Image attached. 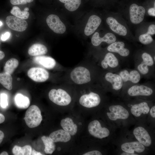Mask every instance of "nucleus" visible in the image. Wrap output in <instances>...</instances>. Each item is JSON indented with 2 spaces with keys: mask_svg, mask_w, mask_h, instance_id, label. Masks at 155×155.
Segmentation results:
<instances>
[{
  "mask_svg": "<svg viewBox=\"0 0 155 155\" xmlns=\"http://www.w3.org/2000/svg\"><path fill=\"white\" fill-rule=\"evenodd\" d=\"M69 77L71 81L77 85L85 84L91 80L90 70L87 68L81 66L73 68L70 73Z\"/></svg>",
  "mask_w": 155,
  "mask_h": 155,
  "instance_id": "obj_1",
  "label": "nucleus"
},
{
  "mask_svg": "<svg viewBox=\"0 0 155 155\" xmlns=\"http://www.w3.org/2000/svg\"><path fill=\"white\" fill-rule=\"evenodd\" d=\"M48 96L52 102L61 106L69 105L72 100L70 94L67 91L62 88L52 89L49 91Z\"/></svg>",
  "mask_w": 155,
  "mask_h": 155,
  "instance_id": "obj_2",
  "label": "nucleus"
},
{
  "mask_svg": "<svg viewBox=\"0 0 155 155\" xmlns=\"http://www.w3.org/2000/svg\"><path fill=\"white\" fill-rule=\"evenodd\" d=\"M24 119L26 125L29 128L38 126L42 120L40 108L36 105L31 106L26 111Z\"/></svg>",
  "mask_w": 155,
  "mask_h": 155,
  "instance_id": "obj_3",
  "label": "nucleus"
},
{
  "mask_svg": "<svg viewBox=\"0 0 155 155\" xmlns=\"http://www.w3.org/2000/svg\"><path fill=\"white\" fill-rule=\"evenodd\" d=\"M88 130L91 136L99 139L108 137L110 134L108 129L102 127L99 121L96 119L93 120L89 123Z\"/></svg>",
  "mask_w": 155,
  "mask_h": 155,
  "instance_id": "obj_4",
  "label": "nucleus"
},
{
  "mask_svg": "<svg viewBox=\"0 0 155 155\" xmlns=\"http://www.w3.org/2000/svg\"><path fill=\"white\" fill-rule=\"evenodd\" d=\"M101 101L100 96L96 93L91 92L81 96L79 100L80 104L88 108H94L98 106Z\"/></svg>",
  "mask_w": 155,
  "mask_h": 155,
  "instance_id": "obj_5",
  "label": "nucleus"
},
{
  "mask_svg": "<svg viewBox=\"0 0 155 155\" xmlns=\"http://www.w3.org/2000/svg\"><path fill=\"white\" fill-rule=\"evenodd\" d=\"M109 111L106 115L109 119L116 121L118 119H126L129 116L128 111L124 107L120 105H112L109 108Z\"/></svg>",
  "mask_w": 155,
  "mask_h": 155,
  "instance_id": "obj_6",
  "label": "nucleus"
},
{
  "mask_svg": "<svg viewBox=\"0 0 155 155\" xmlns=\"http://www.w3.org/2000/svg\"><path fill=\"white\" fill-rule=\"evenodd\" d=\"M145 12V9L143 7L134 3L131 4L129 9L131 21L134 24L140 23L144 19Z\"/></svg>",
  "mask_w": 155,
  "mask_h": 155,
  "instance_id": "obj_7",
  "label": "nucleus"
},
{
  "mask_svg": "<svg viewBox=\"0 0 155 155\" xmlns=\"http://www.w3.org/2000/svg\"><path fill=\"white\" fill-rule=\"evenodd\" d=\"M46 22L49 28L56 33L62 34L66 31L65 24L56 15H49L46 18Z\"/></svg>",
  "mask_w": 155,
  "mask_h": 155,
  "instance_id": "obj_8",
  "label": "nucleus"
},
{
  "mask_svg": "<svg viewBox=\"0 0 155 155\" xmlns=\"http://www.w3.org/2000/svg\"><path fill=\"white\" fill-rule=\"evenodd\" d=\"M6 23L7 26L14 31L22 32L25 30L28 26L27 22L15 16H7L6 18Z\"/></svg>",
  "mask_w": 155,
  "mask_h": 155,
  "instance_id": "obj_9",
  "label": "nucleus"
},
{
  "mask_svg": "<svg viewBox=\"0 0 155 155\" xmlns=\"http://www.w3.org/2000/svg\"><path fill=\"white\" fill-rule=\"evenodd\" d=\"M28 76L33 81L37 82H43L49 78L48 71L45 69L39 67H34L28 71Z\"/></svg>",
  "mask_w": 155,
  "mask_h": 155,
  "instance_id": "obj_10",
  "label": "nucleus"
},
{
  "mask_svg": "<svg viewBox=\"0 0 155 155\" xmlns=\"http://www.w3.org/2000/svg\"><path fill=\"white\" fill-rule=\"evenodd\" d=\"M133 134L138 141L144 146H150L152 144L151 138L148 131L144 127L138 126L134 129Z\"/></svg>",
  "mask_w": 155,
  "mask_h": 155,
  "instance_id": "obj_11",
  "label": "nucleus"
},
{
  "mask_svg": "<svg viewBox=\"0 0 155 155\" xmlns=\"http://www.w3.org/2000/svg\"><path fill=\"white\" fill-rule=\"evenodd\" d=\"M127 93L129 96H148L152 94L153 91L151 88L145 85H135L128 89Z\"/></svg>",
  "mask_w": 155,
  "mask_h": 155,
  "instance_id": "obj_12",
  "label": "nucleus"
},
{
  "mask_svg": "<svg viewBox=\"0 0 155 155\" xmlns=\"http://www.w3.org/2000/svg\"><path fill=\"white\" fill-rule=\"evenodd\" d=\"M116 40V37L112 33H107L103 37H100L99 33L96 32L92 37L91 42L94 46H98L102 42L110 44L115 42Z\"/></svg>",
  "mask_w": 155,
  "mask_h": 155,
  "instance_id": "obj_13",
  "label": "nucleus"
},
{
  "mask_svg": "<svg viewBox=\"0 0 155 155\" xmlns=\"http://www.w3.org/2000/svg\"><path fill=\"white\" fill-rule=\"evenodd\" d=\"M101 22V18L97 16L93 15L89 18L84 30L87 36L91 35L98 28Z\"/></svg>",
  "mask_w": 155,
  "mask_h": 155,
  "instance_id": "obj_14",
  "label": "nucleus"
},
{
  "mask_svg": "<svg viewBox=\"0 0 155 155\" xmlns=\"http://www.w3.org/2000/svg\"><path fill=\"white\" fill-rule=\"evenodd\" d=\"M106 22L110 29L115 33L122 36L127 34V31L126 28L114 18L108 17L106 19Z\"/></svg>",
  "mask_w": 155,
  "mask_h": 155,
  "instance_id": "obj_15",
  "label": "nucleus"
},
{
  "mask_svg": "<svg viewBox=\"0 0 155 155\" xmlns=\"http://www.w3.org/2000/svg\"><path fill=\"white\" fill-rule=\"evenodd\" d=\"M119 75L121 77L123 82L130 81L134 84L139 82L140 80V75L139 72L136 70L130 71L124 69L120 71Z\"/></svg>",
  "mask_w": 155,
  "mask_h": 155,
  "instance_id": "obj_16",
  "label": "nucleus"
},
{
  "mask_svg": "<svg viewBox=\"0 0 155 155\" xmlns=\"http://www.w3.org/2000/svg\"><path fill=\"white\" fill-rule=\"evenodd\" d=\"M105 79L110 84L113 88L115 90H120L123 86V82L119 74L108 72L105 75Z\"/></svg>",
  "mask_w": 155,
  "mask_h": 155,
  "instance_id": "obj_17",
  "label": "nucleus"
},
{
  "mask_svg": "<svg viewBox=\"0 0 155 155\" xmlns=\"http://www.w3.org/2000/svg\"><path fill=\"white\" fill-rule=\"evenodd\" d=\"M49 137L54 142H67L71 138V135L63 129H59L52 132Z\"/></svg>",
  "mask_w": 155,
  "mask_h": 155,
  "instance_id": "obj_18",
  "label": "nucleus"
},
{
  "mask_svg": "<svg viewBox=\"0 0 155 155\" xmlns=\"http://www.w3.org/2000/svg\"><path fill=\"white\" fill-rule=\"evenodd\" d=\"M124 43L121 41L115 42L109 45L107 48L108 51L117 53L123 57L128 56L129 54V50L125 48Z\"/></svg>",
  "mask_w": 155,
  "mask_h": 155,
  "instance_id": "obj_19",
  "label": "nucleus"
},
{
  "mask_svg": "<svg viewBox=\"0 0 155 155\" xmlns=\"http://www.w3.org/2000/svg\"><path fill=\"white\" fill-rule=\"evenodd\" d=\"M33 61L35 63L48 69H53L56 64L54 59L51 57L46 56H36L33 58Z\"/></svg>",
  "mask_w": 155,
  "mask_h": 155,
  "instance_id": "obj_20",
  "label": "nucleus"
},
{
  "mask_svg": "<svg viewBox=\"0 0 155 155\" xmlns=\"http://www.w3.org/2000/svg\"><path fill=\"white\" fill-rule=\"evenodd\" d=\"M60 125L63 129L71 136L75 135L77 132V125L70 117H67L62 119L61 121Z\"/></svg>",
  "mask_w": 155,
  "mask_h": 155,
  "instance_id": "obj_21",
  "label": "nucleus"
},
{
  "mask_svg": "<svg viewBox=\"0 0 155 155\" xmlns=\"http://www.w3.org/2000/svg\"><path fill=\"white\" fill-rule=\"evenodd\" d=\"M121 148L124 152L129 153H141L145 150V146L138 141L125 143L121 145Z\"/></svg>",
  "mask_w": 155,
  "mask_h": 155,
  "instance_id": "obj_22",
  "label": "nucleus"
},
{
  "mask_svg": "<svg viewBox=\"0 0 155 155\" xmlns=\"http://www.w3.org/2000/svg\"><path fill=\"white\" fill-rule=\"evenodd\" d=\"M100 64L102 67L104 69H106L108 67L111 68H115L118 66L119 62L114 55L108 52L105 55Z\"/></svg>",
  "mask_w": 155,
  "mask_h": 155,
  "instance_id": "obj_23",
  "label": "nucleus"
},
{
  "mask_svg": "<svg viewBox=\"0 0 155 155\" xmlns=\"http://www.w3.org/2000/svg\"><path fill=\"white\" fill-rule=\"evenodd\" d=\"M150 110V107L146 102L134 104L130 109L132 114L136 117H140L142 114H147L149 113Z\"/></svg>",
  "mask_w": 155,
  "mask_h": 155,
  "instance_id": "obj_24",
  "label": "nucleus"
},
{
  "mask_svg": "<svg viewBox=\"0 0 155 155\" xmlns=\"http://www.w3.org/2000/svg\"><path fill=\"white\" fill-rule=\"evenodd\" d=\"M47 52L46 47L44 45L39 43L33 44L28 50V54L32 56L42 55L46 54Z\"/></svg>",
  "mask_w": 155,
  "mask_h": 155,
  "instance_id": "obj_25",
  "label": "nucleus"
},
{
  "mask_svg": "<svg viewBox=\"0 0 155 155\" xmlns=\"http://www.w3.org/2000/svg\"><path fill=\"white\" fill-rule=\"evenodd\" d=\"M15 105L18 108L21 109L28 108L30 104L29 98L20 93L17 94L14 98Z\"/></svg>",
  "mask_w": 155,
  "mask_h": 155,
  "instance_id": "obj_26",
  "label": "nucleus"
},
{
  "mask_svg": "<svg viewBox=\"0 0 155 155\" xmlns=\"http://www.w3.org/2000/svg\"><path fill=\"white\" fill-rule=\"evenodd\" d=\"M0 83L8 90L12 88V78L11 75L6 73H0Z\"/></svg>",
  "mask_w": 155,
  "mask_h": 155,
  "instance_id": "obj_27",
  "label": "nucleus"
},
{
  "mask_svg": "<svg viewBox=\"0 0 155 155\" xmlns=\"http://www.w3.org/2000/svg\"><path fill=\"white\" fill-rule=\"evenodd\" d=\"M41 139L44 145V151L46 154H51L55 151L56 146L48 136H43Z\"/></svg>",
  "mask_w": 155,
  "mask_h": 155,
  "instance_id": "obj_28",
  "label": "nucleus"
},
{
  "mask_svg": "<svg viewBox=\"0 0 155 155\" xmlns=\"http://www.w3.org/2000/svg\"><path fill=\"white\" fill-rule=\"evenodd\" d=\"M32 151L31 147L28 145L23 147L15 146L12 150V153L15 155H30Z\"/></svg>",
  "mask_w": 155,
  "mask_h": 155,
  "instance_id": "obj_29",
  "label": "nucleus"
},
{
  "mask_svg": "<svg viewBox=\"0 0 155 155\" xmlns=\"http://www.w3.org/2000/svg\"><path fill=\"white\" fill-rule=\"evenodd\" d=\"M18 65V61L16 59L12 58L9 59L6 62L4 66L5 72L11 74Z\"/></svg>",
  "mask_w": 155,
  "mask_h": 155,
  "instance_id": "obj_30",
  "label": "nucleus"
},
{
  "mask_svg": "<svg viewBox=\"0 0 155 155\" xmlns=\"http://www.w3.org/2000/svg\"><path fill=\"white\" fill-rule=\"evenodd\" d=\"M64 3L65 8L68 11H73L77 10L80 6L81 0H59Z\"/></svg>",
  "mask_w": 155,
  "mask_h": 155,
  "instance_id": "obj_31",
  "label": "nucleus"
},
{
  "mask_svg": "<svg viewBox=\"0 0 155 155\" xmlns=\"http://www.w3.org/2000/svg\"><path fill=\"white\" fill-rule=\"evenodd\" d=\"M10 12L15 16L23 20L28 19L29 16L28 11L24 10L21 11L18 7L16 6L12 7Z\"/></svg>",
  "mask_w": 155,
  "mask_h": 155,
  "instance_id": "obj_32",
  "label": "nucleus"
},
{
  "mask_svg": "<svg viewBox=\"0 0 155 155\" xmlns=\"http://www.w3.org/2000/svg\"><path fill=\"white\" fill-rule=\"evenodd\" d=\"M139 39L141 43L145 45L149 44L153 41V39L151 36L146 33L140 35Z\"/></svg>",
  "mask_w": 155,
  "mask_h": 155,
  "instance_id": "obj_33",
  "label": "nucleus"
},
{
  "mask_svg": "<svg viewBox=\"0 0 155 155\" xmlns=\"http://www.w3.org/2000/svg\"><path fill=\"white\" fill-rule=\"evenodd\" d=\"M141 57L143 60L142 61L147 65L148 66H152L154 64V60L149 53L144 52L142 55Z\"/></svg>",
  "mask_w": 155,
  "mask_h": 155,
  "instance_id": "obj_34",
  "label": "nucleus"
},
{
  "mask_svg": "<svg viewBox=\"0 0 155 155\" xmlns=\"http://www.w3.org/2000/svg\"><path fill=\"white\" fill-rule=\"evenodd\" d=\"M137 69L143 75H146L149 71L148 66L142 61L138 65Z\"/></svg>",
  "mask_w": 155,
  "mask_h": 155,
  "instance_id": "obj_35",
  "label": "nucleus"
},
{
  "mask_svg": "<svg viewBox=\"0 0 155 155\" xmlns=\"http://www.w3.org/2000/svg\"><path fill=\"white\" fill-rule=\"evenodd\" d=\"M0 105L3 108H6L8 105L7 95L5 93H2L0 95Z\"/></svg>",
  "mask_w": 155,
  "mask_h": 155,
  "instance_id": "obj_36",
  "label": "nucleus"
},
{
  "mask_svg": "<svg viewBox=\"0 0 155 155\" xmlns=\"http://www.w3.org/2000/svg\"><path fill=\"white\" fill-rule=\"evenodd\" d=\"M34 0H10L11 3L13 5L25 4L27 3L32 2Z\"/></svg>",
  "mask_w": 155,
  "mask_h": 155,
  "instance_id": "obj_37",
  "label": "nucleus"
},
{
  "mask_svg": "<svg viewBox=\"0 0 155 155\" xmlns=\"http://www.w3.org/2000/svg\"><path fill=\"white\" fill-rule=\"evenodd\" d=\"M146 33L150 35H153L155 34V24H152L149 26Z\"/></svg>",
  "mask_w": 155,
  "mask_h": 155,
  "instance_id": "obj_38",
  "label": "nucleus"
},
{
  "mask_svg": "<svg viewBox=\"0 0 155 155\" xmlns=\"http://www.w3.org/2000/svg\"><path fill=\"white\" fill-rule=\"evenodd\" d=\"M83 155H102V153L97 150H93L83 153Z\"/></svg>",
  "mask_w": 155,
  "mask_h": 155,
  "instance_id": "obj_39",
  "label": "nucleus"
},
{
  "mask_svg": "<svg viewBox=\"0 0 155 155\" xmlns=\"http://www.w3.org/2000/svg\"><path fill=\"white\" fill-rule=\"evenodd\" d=\"M11 35V33L9 32H7L3 34L1 36V39L2 40L5 41L9 38Z\"/></svg>",
  "mask_w": 155,
  "mask_h": 155,
  "instance_id": "obj_40",
  "label": "nucleus"
},
{
  "mask_svg": "<svg viewBox=\"0 0 155 155\" xmlns=\"http://www.w3.org/2000/svg\"><path fill=\"white\" fill-rule=\"evenodd\" d=\"M148 12L149 15L155 17V8L154 7L149 8L148 10Z\"/></svg>",
  "mask_w": 155,
  "mask_h": 155,
  "instance_id": "obj_41",
  "label": "nucleus"
},
{
  "mask_svg": "<svg viewBox=\"0 0 155 155\" xmlns=\"http://www.w3.org/2000/svg\"><path fill=\"white\" fill-rule=\"evenodd\" d=\"M150 113L151 116L154 118L155 117V106H154L150 110Z\"/></svg>",
  "mask_w": 155,
  "mask_h": 155,
  "instance_id": "obj_42",
  "label": "nucleus"
},
{
  "mask_svg": "<svg viewBox=\"0 0 155 155\" xmlns=\"http://www.w3.org/2000/svg\"><path fill=\"white\" fill-rule=\"evenodd\" d=\"M31 155H43L40 152H37L33 150L32 151Z\"/></svg>",
  "mask_w": 155,
  "mask_h": 155,
  "instance_id": "obj_43",
  "label": "nucleus"
},
{
  "mask_svg": "<svg viewBox=\"0 0 155 155\" xmlns=\"http://www.w3.org/2000/svg\"><path fill=\"white\" fill-rule=\"evenodd\" d=\"M4 134L1 130H0V144L2 142L4 137Z\"/></svg>",
  "mask_w": 155,
  "mask_h": 155,
  "instance_id": "obj_44",
  "label": "nucleus"
},
{
  "mask_svg": "<svg viewBox=\"0 0 155 155\" xmlns=\"http://www.w3.org/2000/svg\"><path fill=\"white\" fill-rule=\"evenodd\" d=\"M5 120V117L4 115L0 113V124L3 122Z\"/></svg>",
  "mask_w": 155,
  "mask_h": 155,
  "instance_id": "obj_45",
  "label": "nucleus"
},
{
  "mask_svg": "<svg viewBox=\"0 0 155 155\" xmlns=\"http://www.w3.org/2000/svg\"><path fill=\"white\" fill-rule=\"evenodd\" d=\"M121 155H137V154H136L134 153H129L125 152H124L122 153Z\"/></svg>",
  "mask_w": 155,
  "mask_h": 155,
  "instance_id": "obj_46",
  "label": "nucleus"
},
{
  "mask_svg": "<svg viewBox=\"0 0 155 155\" xmlns=\"http://www.w3.org/2000/svg\"><path fill=\"white\" fill-rule=\"evenodd\" d=\"M4 53L2 51H0V60L2 59L5 57Z\"/></svg>",
  "mask_w": 155,
  "mask_h": 155,
  "instance_id": "obj_47",
  "label": "nucleus"
},
{
  "mask_svg": "<svg viewBox=\"0 0 155 155\" xmlns=\"http://www.w3.org/2000/svg\"><path fill=\"white\" fill-rule=\"evenodd\" d=\"M8 155V153L5 151L3 152L0 154V155Z\"/></svg>",
  "mask_w": 155,
  "mask_h": 155,
  "instance_id": "obj_48",
  "label": "nucleus"
},
{
  "mask_svg": "<svg viewBox=\"0 0 155 155\" xmlns=\"http://www.w3.org/2000/svg\"><path fill=\"white\" fill-rule=\"evenodd\" d=\"M29 10V9L28 7H26L24 9V10L28 11Z\"/></svg>",
  "mask_w": 155,
  "mask_h": 155,
  "instance_id": "obj_49",
  "label": "nucleus"
},
{
  "mask_svg": "<svg viewBox=\"0 0 155 155\" xmlns=\"http://www.w3.org/2000/svg\"><path fill=\"white\" fill-rule=\"evenodd\" d=\"M3 24V23L2 22L0 21V27Z\"/></svg>",
  "mask_w": 155,
  "mask_h": 155,
  "instance_id": "obj_50",
  "label": "nucleus"
},
{
  "mask_svg": "<svg viewBox=\"0 0 155 155\" xmlns=\"http://www.w3.org/2000/svg\"></svg>",
  "mask_w": 155,
  "mask_h": 155,
  "instance_id": "obj_51",
  "label": "nucleus"
}]
</instances>
